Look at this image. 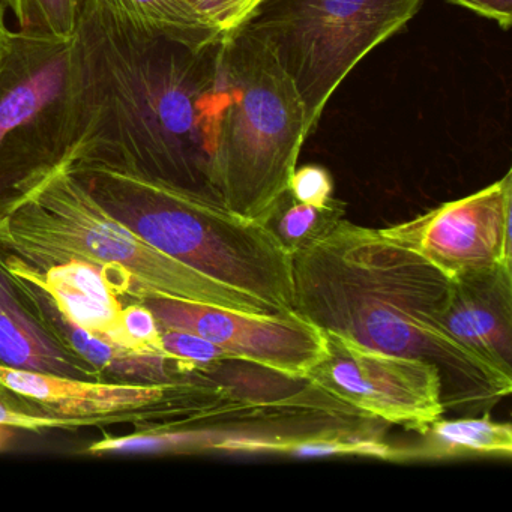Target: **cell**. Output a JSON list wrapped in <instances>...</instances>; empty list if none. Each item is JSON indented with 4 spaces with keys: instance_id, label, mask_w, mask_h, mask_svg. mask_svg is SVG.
Instances as JSON below:
<instances>
[{
    "instance_id": "obj_20",
    "label": "cell",
    "mask_w": 512,
    "mask_h": 512,
    "mask_svg": "<svg viewBox=\"0 0 512 512\" xmlns=\"http://www.w3.org/2000/svg\"><path fill=\"white\" fill-rule=\"evenodd\" d=\"M103 419L58 418L49 415L40 404L0 383V427L41 433V431H74L80 428L106 427Z\"/></svg>"
},
{
    "instance_id": "obj_25",
    "label": "cell",
    "mask_w": 512,
    "mask_h": 512,
    "mask_svg": "<svg viewBox=\"0 0 512 512\" xmlns=\"http://www.w3.org/2000/svg\"><path fill=\"white\" fill-rule=\"evenodd\" d=\"M446 2L473 11L484 19L493 20L503 31L511 28L512 0H446Z\"/></svg>"
},
{
    "instance_id": "obj_8",
    "label": "cell",
    "mask_w": 512,
    "mask_h": 512,
    "mask_svg": "<svg viewBox=\"0 0 512 512\" xmlns=\"http://www.w3.org/2000/svg\"><path fill=\"white\" fill-rule=\"evenodd\" d=\"M0 383L58 418L103 419L139 430L178 428L217 415L223 389L206 376L182 382L86 380L0 365Z\"/></svg>"
},
{
    "instance_id": "obj_4",
    "label": "cell",
    "mask_w": 512,
    "mask_h": 512,
    "mask_svg": "<svg viewBox=\"0 0 512 512\" xmlns=\"http://www.w3.org/2000/svg\"><path fill=\"white\" fill-rule=\"evenodd\" d=\"M0 256L35 272L70 262L101 266L128 278L136 301L166 296L247 313H278L143 241L95 202L65 167L0 217Z\"/></svg>"
},
{
    "instance_id": "obj_13",
    "label": "cell",
    "mask_w": 512,
    "mask_h": 512,
    "mask_svg": "<svg viewBox=\"0 0 512 512\" xmlns=\"http://www.w3.org/2000/svg\"><path fill=\"white\" fill-rule=\"evenodd\" d=\"M0 259L35 278L71 322L109 343L134 350L121 325L125 305L136 301L128 278L91 263H62L35 272L11 257Z\"/></svg>"
},
{
    "instance_id": "obj_18",
    "label": "cell",
    "mask_w": 512,
    "mask_h": 512,
    "mask_svg": "<svg viewBox=\"0 0 512 512\" xmlns=\"http://www.w3.org/2000/svg\"><path fill=\"white\" fill-rule=\"evenodd\" d=\"M262 452L293 455V457H331V455H364V457L392 458V449L379 440L349 436L344 433L307 434L302 437H265Z\"/></svg>"
},
{
    "instance_id": "obj_14",
    "label": "cell",
    "mask_w": 512,
    "mask_h": 512,
    "mask_svg": "<svg viewBox=\"0 0 512 512\" xmlns=\"http://www.w3.org/2000/svg\"><path fill=\"white\" fill-rule=\"evenodd\" d=\"M0 365L71 379L103 380L101 371L55 337L29 307L0 260Z\"/></svg>"
},
{
    "instance_id": "obj_26",
    "label": "cell",
    "mask_w": 512,
    "mask_h": 512,
    "mask_svg": "<svg viewBox=\"0 0 512 512\" xmlns=\"http://www.w3.org/2000/svg\"><path fill=\"white\" fill-rule=\"evenodd\" d=\"M5 11H7V8L4 5H0V65L7 58L8 53H10L14 41V32L8 29Z\"/></svg>"
},
{
    "instance_id": "obj_6",
    "label": "cell",
    "mask_w": 512,
    "mask_h": 512,
    "mask_svg": "<svg viewBox=\"0 0 512 512\" xmlns=\"http://www.w3.org/2000/svg\"><path fill=\"white\" fill-rule=\"evenodd\" d=\"M77 121L76 35L14 32L0 65V217L68 166Z\"/></svg>"
},
{
    "instance_id": "obj_1",
    "label": "cell",
    "mask_w": 512,
    "mask_h": 512,
    "mask_svg": "<svg viewBox=\"0 0 512 512\" xmlns=\"http://www.w3.org/2000/svg\"><path fill=\"white\" fill-rule=\"evenodd\" d=\"M221 41L188 46L86 0L76 32L79 124L67 167H112L221 203L211 173Z\"/></svg>"
},
{
    "instance_id": "obj_23",
    "label": "cell",
    "mask_w": 512,
    "mask_h": 512,
    "mask_svg": "<svg viewBox=\"0 0 512 512\" xmlns=\"http://www.w3.org/2000/svg\"><path fill=\"white\" fill-rule=\"evenodd\" d=\"M287 191L298 202L314 206L329 205L334 200V179L328 169L317 164L296 167L290 176Z\"/></svg>"
},
{
    "instance_id": "obj_10",
    "label": "cell",
    "mask_w": 512,
    "mask_h": 512,
    "mask_svg": "<svg viewBox=\"0 0 512 512\" xmlns=\"http://www.w3.org/2000/svg\"><path fill=\"white\" fill-rule=\"evenodd\" d=\"M161 329L193 332L226 350L233 359L253 362L290 377L305 379L328 355L322 329L295 311L257 314L187 299H140Z\"/></svg>"
},
{
    "instance_id": "obj_19",
    "label": "cell",
    "mask_w": 512,
    "mask_h": 512,
    "mask_svg": "<svg viewBox=\"0 0 512 512\" xmlns=\"http://www.w3.org/2000/svg\"><path fill=\"white\" fill-rule=\"evenodd\" d=\"M86 0H0L13 11L23 34L73 38Z\"/></svg>"
},
{
    "instance_id": "obj_17",
    "label": "cell",
    "mask_w": 512,
    "mask_h": 512,
    "mask_svg": "<svg viewBox=\"0 0 512 512\" xmlns=\"http://www.w3.org/2000/svg\"><path fill=\"white\" fill-rule=\"evenodd\" d=\"M344 218L346 205L340 200L325 206L307 205L284 191L260 223L293 256L325 238Z\"/></svg>"
},
{
    "instance_id": "obj_22",
    "label": "cell",
    "mask_w": 512,
    "mask_h": 512,
    "mask_svg": "<svg viewBox=\"0 0 512 512\" xmlns=\"http://www.w3.org/2000/svg\"><path fill=\"white\" fill-rule=\"evenodd\" d=\"M121 325L134 350L166 353L161 347L160 325L152 311L142 302L133 301L125 305Z\"/></svg>"
},
{
    "instance_id": "obj_2",
    "label": "cell",
    "mask_w": 512,
    "mask_h": 512,
    "mask_svg": "<svg viewBox=\"0 0 512 512\" xmlns=\"http://www.w3.org/2000/svg\"><path fill=\"white\" fill-rule=\"evenodd\" d=\"M293 311L323 332L436 365L445 410L487 412L512 379L443 326L452 280L424 257L346 218L292 256Z\"/></svg>"
},
{
    "instance_id": "obj_21",
    "label": "cell",
    "mask_w": 512,
    "mask_h": 512,
    "mask_svg": "<svg viewBox=\"0 0 512 512\" xmlns=\"http://www.w3.org/2000/svg\"><path fill=\"white\" fill-rule=\"evenodd\" d=\"M161 347L167 355L203 373L218 362L233 359L226 350L193 332L161 329Z\"/></svg>"
},
{
    "instance_id": "obj_3",
    "label": "cell",
    "mask_w": 512,
    "mask_h": 512,
    "mask_svg": "<svg viewBox=\"0 0 512 512\" xmlns=\"http://www.w3.org/2000/svg\"><path fill=\"white\" fill-rule=\"evenodd\" d=\"M67 170L95 202L152 247L278 313L293 311L292 256L259 221L137 173L98 164Z\"/></svg>"
},
{
    "instance_id": "obj_16",
    "label": "cell",
    "mask_w": 512,
    "mask_h": 512,
    "mask_svg": "<svg viewBox=\"0 0 512 512\" xmlns=\"http://www.w3.org/2000/svg\"><path fill=\"white\" fill-rule=\"evenodd\" d=\"M413 457H511L512 428L484 418L437 419L422 433Z\"/></svg>"
},
{
    "instance_id": "obj_24",
    "label": "cell",
    "mask_w": 512,
    "mask_h": 512,
    "mask_svg": "<svg viewBox=\"0 0 512 512\" xmlns=\"http://www.w3.org/2000/svg\"><path fill=\"white\" fill-rule=\"evenodd\" d=\"M197 11L205 16L223 34L245 25L260 0H190Z\"/></svg>"
},
{
    "instance_id": "obj_11",
    "label": "cell",
    "mask_w": 512,
    "mask_h": 512,
    "mask_svg": "<svg viewBox=\"0 0 512 512\" xmlns=\"http://www.w3.org/2000/svg\"><path fill=\"white\" fill-rule=\"evenodd\" d=\"M512 173L463 199L382 230L449 278L512 262Z\"/></svg>"
},
{
    "instance_id": "obj_5",
    "label": "cell",
    "mask_w": 512,
    "mask_h": 512,
    "mask_svg": "<svg viewBox=\"0 0 512 512\" xmlns=\"http://www.w3.org/2000/svg\"><path fill=\"white\" fill-rule=\"evenodd\" d=\"M308 136L304 104L271 50L244 25L224 35L211 166L220 202L260 223L287 191Z\"/></svg>"
},
{
    "instance_id": "obj_9",
    "label": "cell",
    "mask_w": 512,
    "mask_h": 512,
    "mask_svg": "<svg viewBox=\"0 0 512 512\" xmlns=\"http://www.w3.org/2000/svg\"><path fill=\"white\" fill-rule=\"evenodd\" d=\"M323 334L328 355L305 376L317 391L419 434L443 418L446 410L436 365L371 349L332 332Z\"/></svg>"
},
{
    "instance_id": "obj_7",
    "label": "cell",
    "mask_w": 512,
    "mask_h": 512,
    "mask_svg": "<svg viewBox=\"0 0 512 512\" xmlns=\"http://www.w3.org/2000/svg\"><path fill=\"white\" fill-rule=\"evenodd\" d=\"M424 0H260L245 28L292 80L308 134L353 68L418 14Z\"/></svg>"
},
{
    "instance_id": "obj_15",
    "label": "cell",
    "mask_w": 512,
    "mask_h": 512,
    "mask_svg": "<svg viewBox=\"0 0 512 512\" xmlns=\"http://www.w3.org/2000/svg\"><path fill=\"white\" fill-rule=\"evenodd\" d=\"M128 25L193 47L208 46L224 35L190 0H98Z\"/></svg>"
},
{
    "instance_id": "obj_12",
    "label": "cell",
    "mask_w": 512,
    "mask_h": 512,
    "mask_svg": "<svg viewBox=\"0 0 512 512\" xmlns=\"http://www.w3.org/2000/svg\"><path fill=\"white\" fill-rule=\"evenodd\" d=\"M443 326L457 343L512 379V262L452 278Z\"/></svg>"
}]
</instances>
